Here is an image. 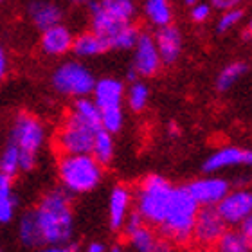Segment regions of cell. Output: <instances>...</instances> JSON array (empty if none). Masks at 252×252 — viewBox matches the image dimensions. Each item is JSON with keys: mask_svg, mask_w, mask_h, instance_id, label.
I'll use <instances>...</instances> for the list:
<instances>
[{"mask_svg": "<svg viewBox=\"0 0 252 252\" xmlns=\"http://www.w3.org/2000/svg\"><path fill=\"white\" fill-rule=\"evenodd\" d=\"M32 211L42 231L43 245L70 243L74 236V209L70 194L65 189L47 191Z\"/></svg>", "mask_w": 252, "mask_h": 252, "instance_id": "1", "label": "cell"}, {"mask_svg": "<svg viewBox=\"0 0 252 252\" xmlns=\"http://www.w3.org/2000/svg\"><path fill=\"white\" fill-rule=\"evenodd\" d=\"M105 177V166L92 153H67L58 160V179L68 194H85L97 189Z\"/></svg>", "mask_w": 252, "mask_h": 252, "instance_id": "2", "label": "cell"}, {"mask_svg": "<svg viewBox=\"0 0 252 252\" xmlns=\"http://www.w3.org/2000/svg\"><path fill=\"white\" fill-rule=\"evenodd\" d=\"M175 188L162 175H148L133 191V209L148 225L158 227L169 207Z\"/></svg>", "mask_w": 252, "mask_h": 252, "instance_id": "3", "label": "cell"}, {"mask_svg": "<svg viewBox=\"0 0 252 252\" xmlns=\"http://www.w3.org/2000/svg\"><path fill=\"white\" fill-rule=\"evenodd\" d=\"M200 205L191 196L188 188H175L169 207L158 231L175 245H188L193 238V227Z\"/></svg>", "mask_w": 252, "mask_h": 252, "instance_id": "4", "label": "cell"}, {"mask_svg": "<svg viewBox=\"0 0 252 252\" xmlns=\"http://www.w3.org/2000/svg\"><path fill=\"white\" fill-rule=\"evenodd\" d=\"M45 126L29 112H20L11 126L9 141L20 152V171H32L38 162V153L45 144Z\"/></svg>", "mask_w": 252, "mask_h": 252, "instance_id": "5", "label": "cell"}, {"mask_svg": "<svg viewBox=\"0 0 252 252\" xmlns=\"http://www.w3.org/2000/svg\"><path fill=\"white\" fill-rule=\"evenodd\" d=\"M137 5L133 0H95L90 4V24L92 31L108 38L123 27L133 22Z\"/></svg>", "mask_w": 252, "mask_h": 252, "instance_id": "6", "label": "cell"}, {"mask_svg": "<svg viewBox=\"0 0 252 252\" xmlns=\"http://www.w3.org/2000/svg\"><path fill=\"white\" fill-rule=\"evenodd\" d=\"M54 90L68 97H85L94 90L95 78L89 67L79 62H65L56 67L51 78Z\"/></svg>", "mask_w": 252, "mask_h": 252, "instance_id": "7", "label": "cell"}, {"mask_svg": "<svg viewBox=\"0 0 252 252\" xmlns=\"http://www.w3.org/2000/svg\"><path fill=\"white\" fill-rule=\"evenodd\" d=\"M99 128L89 125L87 121L79 119L68 110V114L63 119L60 126L58 133H56V148L62 155L67 153H90L92 150V142H94L95 131Z\"/></svg>", "mask_w": 252, "mask_h": 252, "instance_id": "8", "label": "cell"}, {"mask_svg": "<svg viewBox=\"0 0 252 252\" xmlns=\"http://www.w3.org/2000/svg\"><path fill=\"white\" fill-rule=\"evenodd\" d=\"M123 232L133 252H177L173 242H169L160 231H155V227L148 225L135 213L130 215Z\"/></svg>", "mask_w": 252, "mask_h": 252, "instance_id": "9", "label": "cell"}, {"mask_svg": "<svg viewBox=\"0 0 252 252\" xmlns=\"http://www.w3.org/2000/svg\"><path fill=\"white\" fill-rule=\"evenodd\" d=\"M227 227L229 225L221 218L216 207H200L196 220H194L191 242L196 243L200 249L215 247L216 242L221 238V234L227 231Z\"/></svg>", "mask_w": 252, "mask_h": 252, "instance_id": "10", "label": "cell"}, {"mask_svg": "<svg viewBox=\"0 0 252 252\" xmlns=\"http://www.w3.org/2000/svg\"><path fill=\"white\" fill-rule=\"evenodd\" d=\"M131 67L141 78H152L158 74L162 67V60L158 54V49L155 45V38L148 32H141L139 40H137L135 47H133V60H131Z\"/></svg>", "mask_w": 252, "mask_h": 252, "instance_id": "11", "label": "cell"}, {"mask_svg": "<svg viewBox=\"0 0 252 252\" xmlns=\"http://www.w3.org/2000/svg\"><path fill=\"white\" fill-rule=\"evenodd\" d=\"M218 213L225 220L227 225H240L245 218L252 213V189L240 188L231 189L216 205Z\"/></svg>", "mask_w": 252, "mask_h": 252, "instance_id": "12", "label": "cell"}, {"mask_svg": "<svg viewBox=\"0 0 252 252\" xmlns=\"http://www.w3.org/2000/svg\"><path fill=\"white\" fill-rule=\"evenodd\" d=\"M186 188L200 207H216L221 202V198L231 191L229 180L215 177L213 173L204 179L191 180Z\"/></svg>", "mask_w": 252, "mask_h": 252, "instance_id": "13", "label": "cell"}, {"mask_svg": "<svg viewBox=\"0 0 252 252\" xmlns=\"http://www.w3.org/2000/svg\"><path fill=\"white\" fill-rule=\"evenodd\" d=\"M236 166H252V150L240 146L218 148L205 158L204 171L211 175L229 168H236Z\"/></svg>", "mask_w": 252, "mask_h": 252, "instance_id": "14", "label": "cell"}, {"mask_svg": "<svg viewBox=\"0 0 252 252\" xmlns=\"http://www.w3.org/2000/svg\"><path fill=\"white\" fill-rule=\"evenodd\" d=\"M133 209V191L125 184L112 188L108 196V225L114 232L123 231Z\"/></svg>", "mask_w": 252, "mask_h": 252, "instance_id": "15", "label": "cell"}, {"mask_svg": "<svg viewBox=\"0 0 252 252\" xmlns=\"http://www.w3.org/2000/svg\"><path fill=\"white\" fill-rule=\"evenodd\" d=\"M74 43V34L67 26H63L62 22L53 27H47L42 31L40 36V49L43 54L58 58V56H65L67 53L72 51Z\"/></svg>", "mask_w": 252, "mask_h": 252, "instance_id": "16", "label": "cell"}, {"mask_svg": "<svg viewBox=\"0 0 252 252\" xmlns=\"http://www.w3.org/2000/svg\"><path fill=\"white\" fill-rule=\"evenodd\" d=\"M153 38H155V45L158 49L162 65H173V63L179 62L180 54H182V47H184L182 32H180L179 27H175L173 24L158 27Z\"/></svg>", "mask_w": 252, "mask_h": 252, "instance_id": "17", "label": "cell"}, {"mask_svg": "<svg viewBox=\"0 0 252 252\" xmlns=\"http://www.w3.org/2000/svg\"><path fill=\"white\" fill-rule=\"evenodd\" d=\"M92 99L97 105L99 112L110 110V108H123L125 99V85L116 78H101L95 79Z\"/></svg>", "mask_w": 252, "mask_h": 252, "instance_id": "18", "label": "cell"}, {"mask_svg": "<svg viewBox=\"0 0 252 252\" xmlns=\"http://www.w3.org/2000/svg\"><path fill=\"white\" fill-rule=\"evenodd\" d=\"M27 16L32 26L43 31L63 20V9L54 0H31L27 5Z\"/></svg>", "mask_w": 252, "mask_h": 252, "instance_id": "19", "label": "cell"}, {"mask_svg": "<svg viewBox=\"0 0 252 252\" xmlns=\"http://www.w3.org/2000/svg\"><path fill=\"white\" fill-rule=\"evenodd\" d=\"M106 51H110V45L106 42V38L94 32L92 29L87 32H81L79 36L74 38L72 53L78 58H94V56H99V54L106 53Z\"/></svg>", "mask_w": 252, "mask_h": 252, "instance_id": "20", "label": "cell"}, {"mask_svg": "<svg viewBox=\"0 0 252 252\" xmlns=\"http://www.w3.org/2000/svg\"><path fill=\"white\" fill-rule=\"evenodd\" d=\"M18 198L15 194L13 177L0 173V223H9L16 215Z\"/></svg>", "mask_w": 252, "mask_h": 252, "instance_id": "21", "label": "cell"}, {"mask_svg": "<svg viewBox=\"0 0 252 252\" xmlns=\"http://www.w3.org/2000/svg\"><path fill=\"white\" fill-rule=\"evenodd\" d=\"M18 240L22 242V245L29 249H38L43 245L42 231H40V225H38L32 209L26 211L18 220Z\"/></svg>", "mask_w": 252, "mask_h": 252, "instance_id": "22", "label": "cell"}, {"mask_svg": "<svg viewBox=\"0 0 252 252\" xmlns=\"http://www.w3.org/2000/svg\"><path fill=\"white\" fill-rule=\"evenodd\" d=\"M142 11L153 27H164L173 22V7L169 0H144Z\"/></svg>", "mask_w": 252, "mask_h": 252, "instance_id": "23", "label": "cell"}, {"mask_svg": "<svg viewBox=\"0 0 252 252\" xmlns=\"http://www.w3.org/2000/svg\"><path fill=\"white\" fill-rule=\"evenodd\" d=\"M90 153L94 155V158L97 162H101L103 166L112 162V158L116 155V142H114V133L106 131L105 128H99L95 131L94 142H92V150Z\"/></svg>", "mask_w": 252, "mask_h": 252, "instance_id": "24", "label": "cell"}, {"mask_svg": "<svg viewBox=\"0 0 252 252\" xmlns=\"http://www.w3.org/2000/svg\"><path fill=\"white\" fill-rule=\"evenodd\" d=\"M215 252H252V243L240 229H227L216 242Z\"/></svg>", "mask_w": 252, "mask_h": 252, "instance_id": "25", "label": "cell"}, {"mask_svg": "<svg viewBox=\"0 0 252 252\" xmlns=\"http://www.w3.org/2000/svg\"><path fill=\"white\" fill-rule=\"evenodd\" d=\"M139 27L130 22V24H125L123 27H119L110 38H108V45H110V51H128V49L135 47L137 40H139Z\"/></svg>", "mask_w": 252, "mask_h": 252, "instance_id": "26", "label": "cell"}, {"mask_svg": "<svg viewBox=\"0 0 252 252\" xmlns=\"http://www.w3.org/2000/svg\"><path fill=\"white\" fill-rule=\"evenodd\" d=\"M247 70L249 67L245 62H232L229 65H225L220 70L218 78H216V89L220 90V92H227L231 87H234L238 79H242L247 74Z\"/></svg>", "mask_w": 252, "mask_h": 252, "instance_id": "27", "label": "cell"}, {"mask_svg": "<svg viewBox=\"0 0 252 252\" xmlns=\"http://www.w3.org/2000/svg\"><path fill=\"white\" fill-rule=\"evenodd\" d=\"M148 101H150V89L148 85L141 79H135L131 81L128 90H126V103L130 106L131 112H142L146 108Z\"/></svg>", "mask_w": 252, "mask_h": 252, "instance_id": "28", "label": "cell"}, {"mask_svg": "<svg viewBox=\"0 0 252 252\" xmlns=\"http://www.w3.org/2000/svg\"><path fill=\"white\" fill-rule=\"evenodd\" d=\"M0 173H5L9 177L20 173V152L11 141L0 152Z\"/></svg>", "mask_w": 252, "mask_h": 252, "instance_id": "29", "label": "cell"}, {"mask_svg": "<svg viewBox=\"0 0 252 252\" xmlns=\"http://www.w3.org/2000/svg\"><path fill=\"white\" fill-rule=\"evenodd\" d=\"M125 114L123 108H110V110L101 112V128H105L110 133H117L123 128Z\"/></svg>", "mask_w": 252, "mask_h": 252, "instance_id": "30", "label": "cell"}, {"mask_svg": "<svg viewBox=\"0 0 252 252\" xmlns=\"http://www.w3.org/2000/svg\"><path fill=\"white\" fill-rule=\"evenodd\" d=\"M242 18H243V11L238 9V7L221 11V16L218 18V22H216V31L220 32V34L229 32L231 29H234V27L242 22Z\"/></svg>", "mask_w": 252, "mask_h": 252, "instance_id": "31", "label": "cell"}, {"mask_svg": "<svg viewBox=\"0 0 252 252\" xmlns=\"http://www.w3.org/2000/svg\"><path fill=\"white\" fill-rule=\"evenodd\" d=\"M189 16H191V20H193L194 24H204V22L209 20L211 5L205 4V2H196L194 5H191V13H189Z\"/></svg>", "mask_w": 252, "mask_h": 252, "instance_id": "32", "label": "cell"}, {"mask_svg": "<svg viewBox=\"0 0 252 252\" xmlns=\"http://www.w3.org/2000/svg\"><path fill=\"white\" fill-rule=\"evenodd\" d=\"M36 252H78V247L72 243H47L38 247Z\"/></svg>", "mask_w": 252, "mask_h": 252, "instance_id": "33", "label": "cell"}, {"mask_svg": "<svg viewBox=\"0 0 252 252\" xmlns=\"http://www.w3.org/2000/svg\"><path fill=\"white\" fill-rule=\"evenodd\" d=\"M243 2H245V0H211L213 7H216V9H220V11L238 7V5L243 4Z\"/></svg>", "mask_w": 252, "mask_h": 252, "instance_id": "34", "label": "cell"}, {"mask_svg": "<svg viewBox=\"0 0 252 252\" xmlns=\"http://www.w3.org/2000/svg\"><path fill=\"white\" fill-rule=\"evenodd\" d=\"M7 68H9V62H7V54H5L4 47L0 45V81H4L7 76Z\"/></svg>", "mask_w": 252, "mask_h": 252, "instance_id": "35", "label": "cell"}, {"mask_svg": "<svg viewBox=\"0 0 252 252\" xmlns=\"http://www.w3.org/2000/svg\"><path fill=\"white\" fill-rule=\"evenodd\" d=\"M240 231H242L243 234H245V238L252 243V213L240 223Z\"/></svg>", "mask_w": 252, "mask_h": 252, "instance_id": "36", "label": "cell"}, {"mask_svg": "<svg viewBox=\"0 0 252 252\" xmlns=\"http://www.w3.org/2000/svg\"><path fill=\"white\" fill-rule=\"evenodd\" d=\"M85 252H106V247L105 243L101 242H90L87 245V249H85Z\"/></svg>", "mask_w": 252, "mask_h": 252, "instance_id": "37", "label": "cell"}, {"mask_svg": "<svg viewBox=\"0 0 252 252\" xmlns=\"http://www.w3.org/2000/svg\"><path fill=\"white\" fill-rule=\"evenodd\" d=\"M168 131H169V135H173V137L179 135V128H177V125H175V123H169V125H168Z\"/></svg>", "mask_w": 252, "mask_h": 252, "instance_id": "38", "label": "cell"}, {"mask_svg": "<svg viewBox=\"0 0 252 252\" xmlns=\"http://www.w3.org/2000/svg\"><path fill=\"white\" fill-rule=\"evenodd\" d=\"M65 2H68V4H74V5H79V4H85L87 0H65Z\"/></svg>", "mask_w": 252, "mask_h": 252, "instance_id": "39", "label": "cell"}, {"mask_svg": "<svg viewBox=\"0 0 252 252\" xmlns=\"http://www.w3.org/2000/svg\"><path fill=\"white\" fill-rule=\"evenodd\" d=\"M245 34H247V36H249V34H252V18H251V20H249V26H247V32H245Z\"/></svg>", "mask_w": 252, "mask_h": 252, "instance_id": "40", "label": "cell"}, {"mask_svg": "<svg viewBox=\"0 0 252 252\" xmlns=\"http://www.w3.org/2000/svg\"><path fill=\"white\" fill-rule=\"evenodd\" d=\"M196 2H200V0H184V4H188L189 7H191V5H194Z\"/></svg>", "mask_w": 252, "mask_h": 252, "instance_id": "41", "label": "cell"}, {"mask_svg": "<svg viewBox=\"0 0 252 252\" xmlns=\"http://www.w3.org/2000/svg\"><path fill=\"white\" fill-rule=\"evenodd\" d=\"M110 252H125V249H121V247H114Z\"/></svg>", "mask_w": 252, "mask_h": 252, "instance_id": "42", "label": "cell"}, {"mask_svg": "<svg viewBox=\"0 0 252 252\" xmlns=\"http://www.w3.org/2000/svg\"><path fill=\"white\" fill-rule=\"evenodd\" d=\"M247 38H249V40H251V43H252V34H249V36H247Z\"/></svg>", "mask_w": 252, "mask_h": 252, "instance_id": "43", "label": "cell"}, {"mask_svg": "<svg viewBox=\"0 0 252 252\" xmlns=\"http://www.w3.org/2000/svg\"><path fill=\"white\" fill-rule=\"evenodd\" d=\"M196 252H209V251H207V249H204V251H196Z\"/></svg>", "mask_w": 252, "mask_h": 252, "instance_id": "44", "label": "cell"}, {"mask_svg": "<svg viewBox=\"0 0 252 252\" xmlns=\"http://www.w3.org/2000/svg\"><path fill=\"white\" fill-rule=\"evenodd\" d=\"M125 252H133V251H130V249H128V251H125Z\"/></svg>", "mask_w": 252, "mask_h": 252, "instance_id": "45", "label": "cell"}, {"mask_svg": "<svg viewBox=\"0 0 252 252\" xmlns=\"http://www.w3.org/2000/svg\"><path fill=\"white\" fill-rule=\"evenodd\" d=\"M0 2H4V0H0Z\"/></svg>", "mask_w": 252, "mask_h": 252, "instance_id": "46", "label": "cell"}]
</instances>
